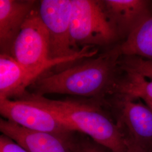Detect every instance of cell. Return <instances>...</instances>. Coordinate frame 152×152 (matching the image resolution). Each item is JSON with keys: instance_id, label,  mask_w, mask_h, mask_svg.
<instances>
[{"instance_id": "obj_1", "label": "cell", "mask_w": 152, "mask_h": 152, "mask_svg": "<svg viewBox=\"0 0 152 152\" xmlns=\"http://www.w3.org/2000/svg\"><path fill=\"white\" fill-rule=\"evenodd\" d=\"M21 99L49 110L71 130L89 137L109 151L126 152L123 125L97 101L53 100L29 93Z\"/></svg>"}, {"instance_id": "obj_2", "label": "cell", "mask_w": 152, "mask_h": 152, "mask_svg": "<svg viewBox=\"0 0 152 152\" xmlns=\"http://www.w3.org/2000/svg\"><path fill=\"white\" fill-rule=\"evenodd\" d=\"M118 47L49 76H41L33 83L39 96L59 94L101 99L112 93L120 70Z\"/></svg>"}, {"instance_id": "obj_3", "label": "cell", "mask_w": 152, "mask_h": 152, "mask_svg": "<svg viewBox=\"0 0 152 152\" xmlns=\"http://www.w3.org/2000/svg\"><path fill=\"white\" fill-rule=\"evenodd\" d=\"M11 56L30 73L36 81L44 72L55 65L86 58L85 50L73 56L49 59V34L36 7L28 16L12 47Z\"/></svg>"}, {"instance_id": "obj_4", "label": "cell", "mask_w": 152, "mask_h": 152, "mask_svg": "<svg viewBox=\"0 0 152 152\" xmlns=\"http://www.w3.org/2000/svg\"><path fill=\"white\" fill-rule=\"evenodd\" d=\"M71 35L75 48L110 44L118 37L103 1L72 0Z\"/></svg>"}, {"instance_id": "obj_5", "label": "cell", "mask_w": 152, "mask_h": 152, "mask_svg": "<svg viewBox=\"0 0 152 152\" xmlns=\"http://www.w3.org/2000/svg\"><path fill=\"white\" fill-rule=\"evenodd\" d=\"M38 11L49 34L50 59L69 58L81 51L71 39L72 0H42Z\"/></svg>"}, {"instance_id": "obj_6", "label": "cell", "mask_w": 152, "mask_h": 152, "mask_svg": "<svg viewBox=\"0 0 152 152\" xmlns=\"http://www.w3.org/2000/svg\"><path fill=\"white\" fill-rule=\"evenodd\" d=\"M0 113L6 120L29 130L72 137L76 135L49 110L26 100L0 99Z\"/></svg>"}, {"instance_id": "obj_7", "label": "cell", "mask_w": 152, "mask_h": 152, "mask_svg": "<svg viewBox=\"0 0 152 152\" xmlns=\"http://www.w3.org/2000/svg\"><path fill=\"white\" fill-rule=\"evenodd\" d=\"M0 131L27 152H74L76 134L72 137H66L51 133L29 130L2 118Z\"/></svg>"}, {"instance_id": "obj_8", "label": "cell", "mask_w": 152, "mask_h": 152, "mask_svg": "<svg viewBox=\"0 0 152 152\" xmlns=\"http://www.w3.org/2000/svg\"><path fill=\"white\" fill-rule=\"evenodd\" d=\"M135 99L120 97V121L130 136L148 149L152 146V109Z\"/></svg>"}, {"instance_id": "obj_9", "label": "cell", "mask_w": 152, "mask_h": 152, "mask_svg": "<svg viewBox=\"0 0 152 152\" xmlns=\"http://www.w3.org/2000/svg\"><path fill=\"white\" fill-rule=\"evenodd\" d=\"M35 4L33 0H0L1 54L11 55L16 37Z\"/></svg>"}, {"instance_id": "obj_10", "label": "cell", "mask_w": 152, "mask_h": 152, "mask_svg": "<svg viewBox=\"0 0 152 152\" xmlns=\"http://www.w3.org/2000/svg\"><path fill=\"white\" fill-rule=\"evenodd\" d=\"M104 7L118 36L126 37L149 17L148 2L142 0H105Z\"/></svg>"}, {"instance_id": "obj_11", "label": "cell", "mask_w": 152, "mask_h": 152, "mask_svg": "<svg viewBox=\"0 0 152 152\" xmlns=\"http://www.w3.org/2000/svg\"><path fill=\"white\" fill-rule=\"evenodd\" d=\"M32 85L31 75L11 55H0V99H21Z\"/></svg>"}, {"instance_id": "obj_12", "label": "cell", "mask_w": 152, "mask_h": 152, "mask_svg": "<svg viewBox=\"0 0 152 152\" xmlns=\"http://www.w3.org/2000/svg\"><path fill=\"white\" fill-rule=\"evenodd\" d=\"M121 55L138 56L152 60V16H149L132 32L118 46Z\"/></svg>"}, {"instance_id": "obj_13", "label": "cell", "mask_w": 152, "mask_h": 152, "mask_svg": "<svg viewBox=\"0 0 152 152\" xmlns=\"http://www.w3.org/2000/svg\"><path fill=\"white\" fill-rule=\"evenodd\" d=\"M121 71H124V76L118 78L112 94L119 97L152 100V80L148 81L146 78L132 72Z\"/></svg>"}, {"instance_id": "obj_14", "label": "cell", "mask_w": 152, "mask_h": 152, "mask_svg": "<svg viewBox=\"0 0 152 152\" xmlns=\"http://www.w3.org/2000/svg\"><path fill=\"white\" fill-rule=\"evenodd\" d=\"M120 68L152 80V60L138 56H125L122 60H120Z\"/></svg>"}, {"instance_id": "obj_15", "label": "cell", "mask_w": 152, "mask_h": 152, "mask_svg": "<svg viewBox=\"0 0 152 152\" xmlns=\"http://www.w3.org/2000/svg\"><path fill=\"white\" fill-rule=\"evenodd\" d=\"M103 147L93 141L89 137L77 135L74 144V152H105Z\"/></svg>"}, {"instance_id": "obj_16", "label": "cell", "mask_w": 152, "mask_h": 152, "mask_svg": "<svg viewBox=\"0 0 152 152\" xmlns=\"http://www.w3.org/2000/svg\"><path fill=\"white\" fill-rule=\"evenodd\" d=\"M0 152H27L11 139L2 134L0 136Z\"/></svg>"}, {"instance_id": "obj_17", "label": "cell", "mask_w": 152, "mask_h": 152, "mask_svg": "<svg viewBox=\"0 0 152 152\" xmlns=\"http://www.w3.org/2000/svg\"><path fill=\"white\" fill-rule=\"evenodd\" d=\"M126 152H148V149L142 147L130 136L125 134Z\"/></svg>"}, {"instance_id": "obj_18", "label": "cell", "mask_w": 152, "mask_h": 152, "mask_svg": "<svg viewBox=\"0 0 152 152\" xmlns=\"http://www.w3.org/2000/svg\"><path fill=\"white\" fill-rule=\"evenodd\" d=\"M142 99L144 101L145 104L152 109V100L148 99V98H144V99Z\"/></svg>"}, {"instance_id": "obj_19", "label": "cell", "mask_w": 152, "mask_h": 152, "mask_svg": "<svg viewBox=\"0 0 152 152\" xmlns=\"http://www.w3.org/2000/svg\"><path fill=\"white\" fill-rule=\"evenodd\" d=\"M105 152H110V151H108V152H107V151H105Z\"/></svg>"}]
</instances>
